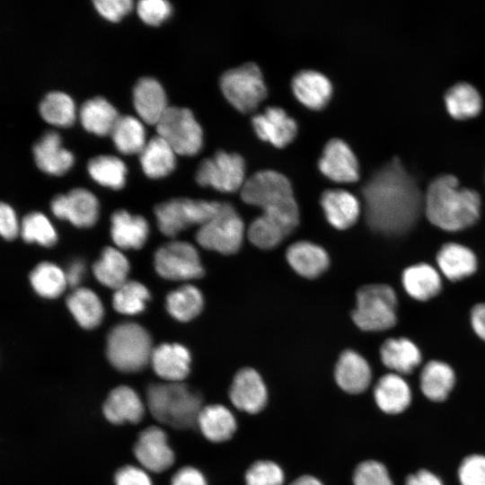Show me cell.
<instances>
[{
	"mask_svg": "<svg viewBox=\"0 0 485 485\" xmlns=\"http://www.w3.org/2000/svg\"><path fill=\"white\" fill-rule=\"evenodd\" d=\"M370 226L387 234L408 231L424 208V196L401 160L393 157L362 189Z\"/></svg>",
	"mask_w": 485,
	"mask_h": 485,
	"instance_id": "cell-1",
	"label": "cell"
},
{
	"mask_svg": "<svg viewBox=\"0 0 485 485\" xmlns=\"http://www.w3.org/2000/svg\"><path fill=\"white\" fill-rule=\"evenodd\" d=\"M479 193L459 186L451 174L431 181L424 195V211L435 226L448 232L461 231L473 225L481 216Z\"/></svg>",
	"mask_w": 485,
	"mask_h": 485,
	"instance_id": "cell-2",
	"label": "cell"
},
{
	"mask_svg": "<svg viewBox=\"0 0 485 485\" xmlns=\"http://www.w3.org/2000/svg\"><path fill=\"white\" fill-rule=\"evenodd\" d=\"M146 403L157 421L176 429L197 426L203 408L201 395L181 382L151 384Z\"/></svg>",
	"mask_w": 485,
	"mask_h": 485,
	"instance_id": "cell-3",
	"label": "cell"
},
{
	"mask_svg": "<svg viewBox=\"0 0 485 485\" xmlns=\"http://www.w3.org/2000/svg\"><path fill=\"white\" fill-rule=\"evenodd\" d=\"M242 199L259 207L262 213L284 217H298L299 209L292 185L282 173L262 170L247 179L241 189Z\"/></svg>",
	"mask_w": 485,
	"mask_h": 485,
	"instance_id": "cell-4",
	"label": "cell"
},
{
	"mask_svg": "<svg viewBox=\"0 0 485 485\" xmlns=\"http://www.w3.org/2000/svg\"><path fill=\"white\" fill-rule=\"evenodd\" d=\"M152 339L148 331L134 322L113 327L107 338V357L119 371L135 373L145 368L153 354Z\"/></svg>",
	"mask_w": 485,
	"mask_h": 485,
	"instance_id": "cell-5",
	"label": "cell"
},
{
	"mask_svg": "<svg viewBox=\"0 0 485 485\" xmlns=\"http://www.w3.org/2000/svg\"><path fill=\"white\" fill-rule=\"evenodd\" d=\"M352 312L355 324L366 331H384L397 322L398 299L393 288L385 284L361 287Z\"/></svg>",
	"mask_w": 485,
	"mask_h": 485,
	"instance_id": "cell-6",
	"label": "cell"
},
{
	"mask_svg": "<svg viewBox=\"0 0 485 485\" xmlns=\"http://www.w3.org/2000/svg\"><path fill=\"white\" fill-rule=\"evenodd\" d=\"M222 205L223 202L178 198L158 204L154 215L160 231L173 237L191 225H205L218 214Z\"/></svg>",
	"mask_w": 485,
	"mask_h": 485,
	"instance_id": "cell-7",
	"label": "cell"
},
{
	"mask_svg": "<svg viewBox=\"0 0 485 485\" xmlns=\"http://www.w3.org/2000/svg\"><path fill=\"white\" fill-rule=\"evenodd\" d=\"M219 84L227 101L242 113L254 110L267 96L262 73L251 62L223 73Z\"/></svg>",
	"mask_w": 485,
	"mask_h": 485,
	"instance_id": "cell-8",
	"label": "cell"
},
{
	"mask_svg": "<svg viewBox=\"0 0 485 485\" xmlns=\"http://www.w3.org/2000/svg\"><path fill=\"white\" fill-rule=\"evenodd\" d=\"M157 135L181 155H194L203 144V131L190 110L168 107L157 122Z\"/></svg>",
	"mask_w": 485,
	"mask_h": 485,
	"instance_id": "cell-9",
	"label": "cell"
},
{
	"mask_svg": "<svg viewBox=\"0 0 485 485\" xmlns=\"http://www.w3.org/2000/svg\"><path fill=\"white\" fill-rule=\"evenodd\" d=\"M244 237L242 219L234 207L223 202L218 214L201 225L196 234V240L205 249L222 254L236 252Z\"/></svg>",
	"mask_w": 485,
	"mask_h": 485,
	"instance_id": "cell-10",
	"label": "cell"
},
{
	"mask_svg": "<svg viewBox=\"0 0 485 485\" xmlns=\"http://www.w3.org/2000/svg\"><path fill=\"white\" fill-rule=\"evenodd\" d=\"M200 186H209L222 192L241 190L245 182V162L237 153L217 151L204 159L196 172Z\"/></svg>",
	"mask_w": 485,
	"mask_h": 485,
	"instance_id": "cell-11",
	"label": "cell"
},
{
	"mask_svg": "<svg viewBox=\"0 0 485 485\" xmlns=\"http://www.w3.org/2000/svg\"><path fill=\"white\" fill-rule=\"evenodd\" d=\"M154 264L156 272L169 280H190L204 274L198 251L187 242L173 241L161 246L154 253Z\"/></svg>",
	"mask_w": 485,
	"mask_h": 485,
	"instance_id": "cell-12",
	"label": "cell"
},
{
	"mask_svg": "<svg viewBox=\"0 0 485 485\" xmlns=\"http://www.w3.org/2000/svg\"><path fill=\"white\" fill-rule=\"evenodd\" d=\"M232 405L249 415L260 413L269 402V391L260 374L252 367H242L233 377L228 391Z\"/></svg>",
	"mask_w": 485,
	"mask_h": 485,
	"instance_id": "cell-13",
	"label": "cell"
},
{
	"mask_svg": "<svg viewBox=\"0 0 485 485\" xmlns=\"http://www.w3.org/2000/svg\"><path fill=\"white\" fill-rule=\"evenodd\" d=\"M52 213L78 227L93 226L99 216V202L89 190L76 188L57 195L50 203Z\"/></svg>",
	"mask_w": 485,
	"mask_h": 485,
	"instance_id": "cell-14",
	"label": "cell"
},
{
	"mask_svg": "<svg viewBox=\"0 0 485 485\" xmlns=\"http://www.w3.org/2000/svg\"><path fill=\"white\" fill-rule=\"evenodd\" d=\"M320 172L339 183L355 182L359 178V164L350 146L342 139L329 140L318 161Z\"/></svg>",
	"mask_w": 485,
	"mask_h": 485,
	"instance_id": "cell-15",
	"label": "cell"
},
{
	"mask_svg": "<svg viewBox=\"0 0 485 485\" xmlns=\"http://www.w3.org/2000/svg\"><path fill=\"white\" fill-rule=\"evenodd\" d=\"M134 454L143 467L154 472L169 469L174 462V453L168 445L167 436L158 427H149L139 434Z\"/></svg>",
	"mask_w": 485,
	"mask_h": 485,
	"instance_id": "cell-16",
	"label": "cell"
},
{
	"mask_svg": "<svg viewBox=\"0 0 485 485\" xmlns=\"http://www.w3.org/2000/svg\"><path fill=\"white\" fill-rule=\"evenodd\" d=\"M252 128L261 140L281 148L296 136V121L280 107H268L251 119Z\"/></svg>",
	"mask_w": 485,
	"mask_h": 485,
	"instance_id": "cell-17",
	"label": "cell"
},
{
	"mask_svg": "<svg viewBox=\"0 0 485 485\" xmlns=\"http://www.w3.org/2000/svg\"><path fill=\"white\" fill-rule=\"evenodd\" d=\"M333 375L338 387L348 394L365 392L372 380V371L366 359L351 349L340 355Z\"/></svg>",
	"mask_w": 485,
	"mask_h": 485,
	"instance_id": "cell-18",
	"label": "cell"
},
{
	"mask_svg": "<svg viewBox=\"0 0 485 485\" xmlns=\"http://www.w3.org/2000/svg\"><path fill=\"white\" fill-rule=\"evenodd\" d=\"M291 88L296 100L312 110L325 107L332 94V84L329 78L312 69L296 73L292 79Z\"/></svg>",
	"mask_w": 485,
	"mask_h": 485,
	"instance_id": "cell-19",
	"label": "cell"
},
{
	"mask_svg": "<svg viewBox=\"0 0 485 485\" xmlns=\"http://www.w3.org/2000/svg\"><path fill=\"white\" fill-rule=\"evenodd\" d=\"M190 362L191 357L187 348L178 343H163L154 348L150 363L161 378L179 383L188 376Z\"/></svg>",
	"mask_w": 485,
	"mask_h": 485,
	"instance_id": "cell-20",
	"label": "cell"
},
{
	"mask_svg": "<svg viewBox=\"0 0 485 485\" xmlns=\"http://www.w3.org/2000/svg\"><path fill=\"white\" fill-rule=\"evenodd\" d=\"M203 436L211 443H225L233 438L238 428L234 412L225 405L213 403L203 406L197 420Z\"/></svg>",
	"mask_w": 485,
	"mask_h": 485,
	"instance_id": "cell-21",
	"label": "cell"
},
{
	"mask_svg": "<svg viewBox=\"0 0 485 485\" xmlns=\"http://www.w3.org/2000/svg\"><path fill=\"white\" fill-rule=\"evenodd\" d=\"M327 221L336 229L345 230L358 219L361 207L356 196L341 189L327 190L321 197Z\"/></svg>",
	"mask_w": 485,
	"mask_h": 485,
	"instance_id": "cell-22",
	"label": "cell"
},
{
	"mask_svg": "<svg viewBox=\"0 0 485 485\" xmlns=\"http://www.w3.org/2000/svg\"><path fill=\"white\" fill-rule=\"evenodd\" d=\"M102 412L112 424L137 423L143 418L145 407L131 387L121 385L109 393L103 403Z\"/></svg>",
	"mask_w": 485,
	"mask_h": 485,
	"instance_id": "cell-23",
	"label": "cell"
},
{
	"mask_svg": "<svg viewBox=\"0 0 485 485\" xmlns=\"http://www.w3.org/2000/svg\"><path fill=\"white\" fill-rule=\"evenodd\" d=\"M133 103L140 119L149 125H156L168 108L163 88L152 77H143L137 82Z\"/></svg>",
	"mask_w": 485,
	"mask_h": 485,
	"instance_id": "cell-24",
	"label": "cell"
},
{
	"mask_svg": "<svg viewBox=\"0 0 485 485\" xmlns=\"http://www.w3.org/2000/svg\"><path fill=\"white\" fill-rule=\"evenodd\" d=\"M37 166L48 174L62 175L74 163V155L62 147L61 137L55 131L46 132L33 146Z\"/></svg>",
	"mask_w": 485,
	"mask_h": 485,
	"instance_id": "cell-25",
	"label": "cell"
},
{
	"mask_svg": "<svg viewBox=\"0 0 485 485\" xmlns=\"http://www.w3.org/2000/svg\"><path fill=\"white\" fill-rule=\"evenodd\" d=\"M110 235L120 249H140L148 234L147 221L139 215H132L120 209L111 216Z\"/></svg>",
	"mask_w": 485,
	"mask_h": 485,
	"instance_id": "cell-26",
	"label": "cell"
},
{
	"mask_svg": "<svg viewBox=\"0 0 485 485\" xmlns=\"http://www.w3.org/2000/svg\"><path fill=\"white\" fill-rule=\"evenodd\" d=\"M374 397L382 411L387 414H398L410 406L411 392L401 375L389 373L376 382Z\"/></svg>",
	"mask_w": 485,
	"mask_h": 485,
	"instance_id": "cell-27",
	"label": "cell"
},
{
	"mask_svg": "<svg viewBox=\"0 0 485 485\" xmlns=\"http://www.w3.org/2000/svg\"><path fill=\"white\" fill-rule=\"evenodd\" d=\"M287 260L297 274L306 278L319 277L330 264L329 255L322 247L304 241L288 247Z\"/></svg>",
	"mask_w": 485,
	"mask_h": 485,
	"instance_id": "cell-28",
	"label": "cell"
},
{
	"mask_svg": "<svg viewBox=\"0 0 485 485\" xmlns=\"http://www.w3.org/2000/svg\"><path fill=\"white\" fill-rule=\"evenodd\" d=\"M436 263L441 273L451 281L472 276L478 267L474 252L457 242L445 243L436 254Z\"/></svg>",
	"mask_w": 485,
	"mask_h": 485,
	"instance_id": "cell-29",
	"label": "cell"
},
{
	"mask_svg": "<svg viewBox=\"0 0 485 485\" xmlns=\"http://www.w3.org/2000/svg\"><path fill=\"white\" fill-rule=\"evenodd\" d=\"M380 357L383 364L398 375L411 374L422 360L418 346L404 337L386 340L380 348Z\"/></svg>",
	"mask_w": 485,
	"mask_h": 485,
	"instance_id": "cell-30",
	"label": "cell"
},
{
	"mask_svg": "<svg viewBox=\"0 0 485 485\" xmlns=\"http://www.w3.org/2000/svg\"><path fill=\"white\" fill-rule=\"evenodd\" d=\"M401 283L406 293L420 302L435 297L442 288L440 273L428 263H418L405 269Z\"/></svg>",
	"mask_w": 485,
	"mask_h": 485,
	"instance_id": "cell-31",
	"label": "cell"
},
{
	"mask_svg": "<svg viewBox=\"0 0 485 485\" xmlns=\"http://www.w3.org/2000/svg\"><path fill=\"white\" fill-rule=\"evenodd\" d=\"M176 153L161 137L154 136L140 153V164L145 174L152 179L164 177L176 165Z\"/></svg>",
	"mask_w": 485,
	"mask_h": 485,
	"instance_id": "cell-32",
	"label": "cell"
},
{
	"mask_svg": "<svg viewBox=\"0 0 485 485\" xmlns=\"http://www.w3.org/2000/svg\"><path fill=\"white\" fill-rule=\"evenodd\" d=\"M420 389L424 395L434 401H445L455 384L453 368L445 362L431 360L420 373Z\"/></svg>",
	"mask_w": 485,
	"mask_h": 485,
	"instance_id": "cell-33",
	"label": "cell"
},
{
	"mask_svg": "<svg viewBox=\"0 0 485 485\" xmlns=\"http://www.w3.org/2000/svg\"><path fill=\"white\" fill-rule=\"evenodd\" d=\"M79 117L85 130L103 137L111 133L119 115L106 99L95 97L83 103Z\"/></svg>",
	"mask_w": 485,
	"mask_h": 485,
	"instance_id": "cell-34",
	"label": "cell"
},
{
	"mask_svg": "<svg viewBox=\"0 0 485 485\" xmlns=\"http://www.w3.org/2000/svg\"><path fill=\"white\" fill-rule=\"evenodd\" d=\"M66 305L75 321L84 329L97 327L103 318L101 299L91 289L78 287L66 299Z\"/></svg>",
	"mask_w": 485,
	"mask_h": 485,
	"instance_id": "cell-35",
	"label": "cell"
},
{
	"mask_svg": "<svg viewBox=\"0 0 485 485\" xmlns=\"http://www.w3.org/2000/svg\"><path fill=\"white\" fill-rule=\"evenodd\" d=\"M445 104L452 118L463 120L479 115L482 109V99L474 86L458 83L445 93Z\"/></svg>",
	"mask_w": 485,
	"mask_h": 485,
	"instance_id": "cell-36",
	"label": "cell"
},
{
	"mask_svg": "<svg viewBox=\"0 0 485 485\" xmlns=\"http://www.w3.org/2000/svg\"><path fill=\"white\" fill-rule=\"evenodd\" d=\"M93 270L101 284L116 290L128 281L129 262L118 249L106 247L93 264Z\"/></svg>",
	"mask_w": 485,
	"mask_h": 485,
	"instance_id": "cell-37",
	"label": "cell"
},
{
	"mask_svg": "<svg viewBox=\"0 0 485 485\" xmlns=\"http://www.w3.org/2000/svg\"><path fill=\"white\" fill-rule=\"evenodd\" d=\"M110 135L118 151L124 154H140L146 144L145 128L133 116H119Z\"/></svg>",
	"mask_w": 485,
	"mask_h": 485,
	"instance_id": "cell-38",
	"label": "cell"
},
{
	"mask_svg": "<svg viewBox=\"0 0 485 485\" xmlns=\"http://www.w3.org/2000/svg\"><path fill=\"white\" fill-rule=\"evenodd\" d=\"M203 295L192 285H184L170 292L166 297V309L178 321L188 322L199 314L203 308Z\"/></svg>",
	"mask_w": 485,
	"mask_h": 485,
	"instance_id": "cell-39",
	"label": "cell"
},
{
	"mask_svg": "<svg viewBox=\"0 0 485 485\" xmlns=\"http://www.w3.org/2000/svg\"><path fill=\"white\" fill-rule=\"evenodd\" d=\"M41 118L57 127H70L75 119V105L73 99L62 92L48 93L40 103Z\"/></svg>",
	"mask_w": 485,
	"mask_h": 485,
	"instance_id": "cell-40",
	"label": "cell"
},
{
	"mask_svg": "<svg viewBox=\"0 0 485 485\" xmlns=\"http://www.w3.org/2000/svg\"><path fill=\"white\" fill-rule=\"evenodd\" d=\"M30 280L35 292L46 298L59 296L67 286L66 273L58 266L47 261L33 269Z\"/></svg>",
	"mask_w": 485,
	"mask_h": 485,
	"instance_id": "cell-41",
	"label": "cell"
},
{
	"mask_svg": "<svg viewBox=\"0 0 485 485\" xmlns=\"http://www.w3.org/2000/svg\"><path fill=\"white\" fill-rule=\"evenodd\" d=\"M87 170L90 176L99 184L113 190L121 189L126 181L125 163L113 155H99L92 158Z\"/></svg>",
	"mask_w": 485,
	"mask_h": 485,
	"instance_id": "cell-42",
	"label": "cell"
},
{
	"mask_svg": "<svg viewBox=\"0 0 485 485\" xmlns=\"http://www.w3.org/2000/svg\"><path fill=\"white\" fill-rule=\"evenodd\" d=\"M291 232L276 218L262 213L247 230L250 242L260 249H272Z\"/></svg>",
	"mask_w": 485,
	"mask_h": 485,
	"instance_id": "cell-43",
	"label": "cell"
},
{
	"mask_svg": "<svg viewBox=\"0 0 485 485\" xmlns=\"http://www.w3.org/2000/svg\"><path fill=\"white\" fill-rule=\"evenodd\" d=\"M150 299L146 286L135 280H128L115 290L112 304L116 311L123 314H137L144 311Z\"/></svg>",
	"mask_w": 485,
	"mask_h": 485,
	"instance_id": "cell-44",
	"label": "cell"
},
{
	"mask_svg": "<svg viewBox=\"0 0 485 485\" xmlns=\"http://www.w3.org/2000/svg\"><path fill=\"white\" fill-rule=\"evenodd\" d=\"M21 233L27 242H37L45 247L53 246L57 240L55 228L48 217L40 212H32L24 216Z\"/></svg>",
	"mask_w": 485,
	"mask_h": 485,
	"instance_id": "cell-45",
	"label": "cell"
},
{
	"mask_svg": "<svg viewBox=\"0 0 485 485\" xmlns=\"http://www.w3.org/2000/svg\"><path fill=\"white\" fill-rule=\"evenodd\" d=\"M245 485H284L286 474L283 468L273 460L254 461L244 472Z\"/></svg>",
	"mask_w": 485,
	"mask_h": 485,
	"instance_id": "cell-46",
	"label": "cell"
},
{
	"mask_svg": "<svg viewBox=\"0 0 485 485\" xmlns=\"http://www.w3.org/2000/svg\"><path fill=\"white\" fill-rule=\"evenodd\" d=\"M353 485H393L386 467L375 460L358 463L352 475Z\"/></svg>",
	"mask_w": 485,
	"mask_h": 485,
	"instance_id": "cell-47",
	"label": "cell"
},
{
	"mask_svg": "<svg viewBox=\"0 0 485 485\" xmlns=\"http://www.w3.org/2000/svg\"><path fill=\"white\" fill-rule=\"evenodd\" d=\"M458 475L462 485H485V456L472 454L464 458Z\"/></svg>",
	"mask_w": 485,
	"mask_h": 485,
	"instance_id": "cell-48",
	"label": "cell"
},
{
	"mask_svg": "<svg viewBox=\"0 0 485 485\" xmlns=\"http://www.w3.org/2000/svg\"><path fill=\"white\" fill-rule=\"evenodd\" d=\"M137 13L140 19L149 25H159L172 13V8L164 0H141L137 3Z\"/></svg>",
	"mask_w": 485,
	"mask_h": 485,
	"instance_id": "cell-49",
	"label": "cell"
},
{
	"mask_svg": "<svg viewBox=\"0 0 485 485\" xmlns=\"http://www.w3.org/2000/svg\"><path fill=\"white\" fill-rule=\"evenodd\" d=\"M93 4L105 19L116 22L133 8L131 0H95Z\"/></svg>",
	"mask_w": 485,
	"mask_h": 485,
	"instance_id": "cell-50",
	"label": "cell"
},
{
	"mask_svg": "<svg viewBox=\"0 0 485 485\" xmlns=\"http://www.w3.org/2000/svg\"><path fill=\"white\" fill-rule=\"evenodd\" d=\"M115 483L116 485H152L146 472L132 465L123 466L117 471Z\"/></svg>",
	"mask_w": 485,
	"mask_h": 485,
	"instance_id": "cell-51",
	"label": "cell"
},
{
	"mask_svg": "<svg viewBox=\"0 0 485 485\" xmlns=\"http://www.w3.org/2000/svg\"><path fill=\"white\" fill-rule=\"evenodd\" d=\"M0 232L6 240L16 238L19 232V225L13 209L5 203L0 206Z\"/></svg>",
	"mask_w": 485,
	"mask_h": 485,
	"instance_id": "cell-52",
	"label": "cell"
},
{
	"mask_svg": "<svg viewBox=\"0 0 485 485\" xmlns=\"http://www.w3.org/2000/svg\"><path fill=\"white\" fill-rule=\"evenodd\" d=\"M172 485H208V481L198 468L183 466L172 476Z\"/></svg>",
	"mask_w": 485,
	"mask_h": 485,
	"instance_id": "cell-53",
	"label": "cell"
},
{
	"mask_svg": "<svg viewBox=\"0 0 485 485\" xmlns=\"http://www.w3.org/2000/svg\"><path fill=\"white\" fill-rule=\"evenodd\" d=\"M470 321L476 335L485 341V303L477 304L472 308Z\"/></svg>",
	"mask_w": 485,
	"mask_h": 485,
	"instance_id": "cell-54",
	"label": "cell"
},
{
	"mask_svg": "<svg viewBox=\"0 0 485 485\" xmlns=\"http://www.w3.org/2000/svg\"><path fill=\"white\" fill-rule=\"evenodd\" d=\"M405 485H443V482L434 473L427 470H420L409 475Z\"/></svg>",
	"mask_w": 485,
	"mask_h": 485,
	"instance_id": "cell-55",
	"label": "cell"
},
{
	"mask_svg": "<svg viewBox=\"0 0 485 485\" xmlns=\"http://www.w3.org/2000/svg\"><path fill=\"white\" fill-rule=\"evenodd\" d=\"M84 273V264L82 260H75L73 261L66 272V278L67 281V285L71 287H76L82 280V278Z\"/></svg>",
	"mask_w": 485,
	"mask_h": 485,
	"instance_id": "cell-56",
	"label": "cell"
},
{
	"mask_svg": "<svg viewBox=\"0 0 485 485\" xmlns=\"http://www.w3.org/2000/svg\"><path fill=\"white\" fill-rule=\"evenodd\" d=\"M288 485H324V483L313 474H303L293 480Z\"/></svg>",
	"mask_w": 485,
	"mask_h": 485,
	"instance_id": "cell-57",
	"label": "cell"
}]
</instances>
